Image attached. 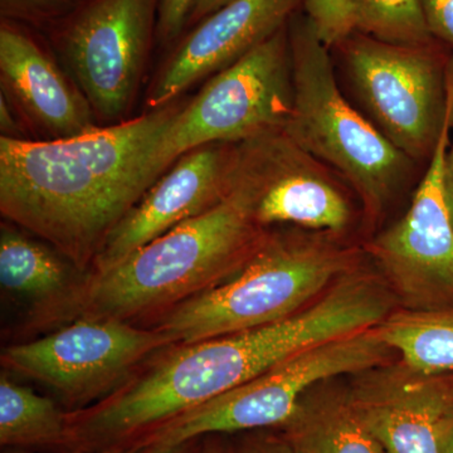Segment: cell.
<instances>
[{
    "label": "cell",
    "mask_w": 453,
    "mask_h": 453,
    "mask_svg": "<svg viewBox=\"0 0 453 453\" xmlns=\"http://www.w3.org/2000/svg\"><path fill=\"white\" fill-rule=\"evenodd\" d=\"M0 74L3 91L16 98L29 119L53 140L94 130L92 109L81 89L22 33L2 27Z\"/></svg>",
    "instance_id": "e0dca14e"
},
{
    "label": "cell",
    "mask_w": 453,
    "mask_h": 453,
    "mask_svg": "<svg viewBox=\"0 0 453 453\" xmlns=\"http://www.w3.org/2000/svg\"><path fill=\"white\" fill-rule=\"evenodd\" d=\"M356 31L388 43L425 44L434 41L421 0H350Z\"/></svg>",
    "instance_id": "44dd1931"
},
{
    "label": "cell",
    "mask_w": 453,
    "mask_h": 453,
    "mask_svg": "<svg viewBox=\"0 0 453 453\" xmlns=\"http://www.w3.org/2000/svg\"><path fill=\"white\" fill-rule=\"evenodd\" d=\"M169 347L172 342L157 327L81 316L43 338L5 348L2 363L82 410L111 395L148 357Z\"/></svg>",
    "instance_id": "9c48e42d"
},
{
    "label": "cell",
    "mask_w": 453,
    "mask_h": 453,
    "mask_svg": "<svg viewBox=\"0 0 453 453\" xmlns=\"http://www.w3.org/2000/svg\"><path fill=\"white\" fill-rule=\"evenodd\" d=\"M447 111H449V127L453 135V53L447 67ZM443 196H445L447 210L453 226V136L447 149L445 166H443Z\"/></svg>",
    "instance_id": "d4e9b609"
},
{
    "label": "cell",
    "mask_w": 453,
    "mask_h": 453,
    "mask_svg": "<svg viewBox=\"0 0 453 453\" xmlns=\"http://www.w3.org/2000/svg\"><path fill=\"white\" fill-rule=\"evenodd\" d=\"M348 392L383 453H438V423L453 403V372L425 374L392 360L357 374Z\"/></svg>",
    "instance_id": "5bb4252c"
},
{
    "label": "cell",
    "mask_w": 453,
    "mask_h": 453,
    "mask_svg": "<svg viewBox=\"0 0 453 453\" xmlns=\"http://www.w3.org/2000/svg\"><path fill=\"white\" fill-rule=\"evenodd\" d=\"M38 2H47V0H38Z\"/></svg>",
    "instance_id": "d6a6232c"
},
{
    "label": "cell",
    "mask_w": 453,
    "mask_h": 453,
    "mask_svg": "<svg viewBox=\"0 0 453 453\" xmlns=\"http://www.w3.org/2000/svg\"><path fill=\"white\" fill-rule=\"evenodd\" d=\"M303 5L315 35L329 50L356 31L350 0H303Z\"/></svg>",
    "instance_id": "7402d4cb"
},
{
    "label": "cell",
    "mask_w": 453,
    "mask_h": 453,
    "mask_svg": "<svg viewBox=\"0 0 453 453\" xmlns=\"http://www.w3.org/2000/svg\"><path fill=\"white\" fill-rule=\"evenodd\" d=\"M89 273L14 226L0 228V286L33 325L65 324L81 314Z\"/></svg>",
    "instance_id": "2e32d148"
},
{
    "label": "cell",
    "mask_w": 453,
    "mask_h": 453,
    "mask_svg": "<svg viewBox=\"0 0 453 453\" xmlns=\"http://www.w3.org/2000/svg\"><path fill=\"white\" fill-rule=\"evenodd\" d=\"M303 0H232L180 44L148 98L162 109L203 77L219 73L288 25Z\"/></svg>",
    "instance_id": "9a60e30c"
},
{
    "label": "cell",
    "mask_w": 453,
    "mask_h": 453,
    "mask_svg": "<svg viewBox=\"0 0 453 453\" xmlns=\"http://www.w3.org/2000/svg\"><path fill=\"white\" fill-rule=\"evenodd\" d=\"M282 428L292 453H383L348 390L316 386Z\"/></svg>",
    "instance_id": "ac0fdd59"
},
{
    "label": "cell",
    "mask_w": 453,
    "mask_h": 453,
    "mask_svg": "<svg viewBox=\"0 0 453 453\" xmlns=\"http://www.w3.org/2000/svg\"><path fill=\"white\" fill-rule=\"evenodd\" d=\"M381 338L402 362L425 374L453 372V306L399 310L378 324Z\"/></svg>",
    "instance_id": "d6986e66"
},
{
    "label": "cell",
    "mask_w": 453,
    "mask_h": 453,
    "mask_svg": "<svg viewBox=\"0 0 453 453\" xmlns=\"http://www.w3.org/2000/svg\"><path fill=\"white\" fill-rule=\"evenodd\" d=\"M175 107L70 139L0 138V211L82 271L162 174L155 151Z\"/></svg>",
    "instance_id": "6da1fadb"
},
{
    "label": "cell",
    "mask_w": 453,
    "mask_h": 453,
    "mask_svg": "<svg viewBox=\"0 0 453 453\" xmlns=\"http://www.w3.org/2000/svg\"><path fill=\"white\" fill-rule=\"evenodd\" d=\"M0 129L5 138L20 139L19 127L7 101V95L2 91L0 95Z\"/></svg>",
    "instance_id": "83f0119b"
},
{
    "label": "cell",
    "mask_w": 453,
    "mask_h": 453,
    "mask_svg": "<svg viewBox=\"0 0 453 453\" xmlns=\"http://www.w3.org/2000/svg\"><path fill=\"white\" fill-rule=\"evenodd\" d=\"M229 2H232V0H195L192 9H190L189 17L188 18H189L192 22L205 19V18L213 14L214 12L225 7Z\"/></svg>",
    "instance_id": "f1b7e54d"
},
{
    "label": "cell",
    "mask_w": 453,
    "mask_h": 453,
    "mask_svg": "<svg viewBox=\"0 0 453 453\" xmlns=\"http://www.w3.org/2000/svg\"><path fill=\"white\" fill-rule=\"evenodd\" d=\"M232 453H292L283 436H253L246 438Z\"/></svg>",
    "instance_id": "484cf974"
},
{
    "label": "cell",
    "mask_w": 453,
    "mask_h": 453,
    "mask_svg": "<svg viewBox=\"0 0 453 453\" xmlns=\"http://www.w3.org/2000/svg\"><path fill=\"white\" fill-rule=\"evenodd\" d=\"M139 453H199L195 445V441L192 442L183 443L179 446H149L142 447V451Z\"/></svg>",
    "instance_id": "f546056e"
},
{
    "label": "cell",
    "mask_w": 453,
    "mask_h": 453,
    "mask_svg": "<svg viewBox=\"0 0 453 453\" xmlns=\"http://www.w3.org/2000/svg\"><path fill=\"white\" fill-rule=\"evenodd\" d=\"M294 107L288 25L219 71L183 109H178L155 151L164 174L181 155L201 146L237 144L283 130Z\"/></svg>",
    "instance_id": "ba28073f"
},
{
    "label": "cell",
    "mask_w": 453,
    "mask_h": 453,
    "mask_svg": "<svg viewBox=\"0 0 453 453\" xmlns=\"http://www.w3.org/2000/svg\"><path fill=\"white\" fill-rule=\"evenodd\" d=\"M377 326L305 349L225 395L163 423L136 445L179 446L211 434H234L283 426L301 398L319 384L360 374L395 360Z\"/></svg>",
    "instance_id": "8992f818"
},
{
    "label": "cell",
    "mask_w": 453,
    "mask_h": 453,
    "mask_svg": "<svg viewBox=\"0 0 453 453\" xmlns=\"http://www.w3.org/2000/svg\"><path fill=\"white\" fill-rule=\"evenodd\" d=\"M270 234L242 196L188 219L115 266L89 273L81 316L133 321L162 316L237 273Z\"/></svg>",
    "instance_id": "3957f363"
},
{
    "label": "cell",
    "mask_w": 453,
    "mask_h": 453,
    "mask_svg": "<svg viewBox=\"0 0 453 453\" xmlns=\"http://www.w3.org/2000/svg\"><path fill=\"white\" fill-rule=\"evenodd\" d=\"M437 446L438 453H453V403L438 423Z\"/></svg>",
    "instance_id": "4316f807"
},
{
    "label": "cell",
    "mask_w": 453,
    "mask_h": 453,
    "mask_svg": "<svg viewBox=\"0 0 453 453\" xmlns=\"http://www.w3.org/2000/svg\"><path fill=\"white\" fill-rule=\"evenodd\" d=\"M155 0H92L67 37V57L92 111L121 118L138 89Z\"/></svg>",
    "instance_id": "7c38bea8"
},
{
    "label": "cell",
    "mask_w": 453,
    "mask_h": 453,
    "mask_svg": "<svg viewBox=\"0 0 453 453\" xmlns=\"http://www.w3.org/2000/svg\"><path fill=\"white\" fill-rule=\"evenodd\" d=\"M350 186L283 130L234 144L231 192L242 196L262 228L295 225L342 234L353 225ZM353 190V189H351Z\"/></svg>",
    "instance_id": "30bf717a"
},
{
    "label": "cell",
    "mask_w": 453,
    "mask_h": 453,
    "mask_svg": "<svg viewBox=\"0 0 453 453\" xmlns=\"http://www.w3.org/2000/svg\"><path fill=\"white\" fill-rule=\"evenodd\" d=\"M339 237L270 232L237 273L170 309L154 327L172 345H186L290 318L360 266V250Z\"/></svg>",
    "instance_id": "277c9868"
},
{
    "label": "cell",
    "mask_w": 453,
    "mask_h": 453,
    "mask_svg": "<svg viewBox=\"0 0 453 453\" xmlns=\"http://www.w3.org/2000/svg\"><path fill=\"white\" fill-rule=\"evenodd\" d=\"M294 107L285 131L329 166L356 193L366 220L375 222L412 170V160L349 104L339 88L329 49L308 18L288 22Z\"/></svg>",
    "instance_id": "5b68a950"
},
{
    "label": "cell",
    "mask_w": 453,
    "mask_h": 453,
    "mask_svg": "<svg viewBox=\"0 0 453 453\" xmlns=\"http://www.w3.org/2000/svg\"><path fill=\"white\" fill-rule=\"evenodd\" d=\"M193 3L195 0H162L157 28L164 40H172L180 33Z\"/></svg>",
    "instance_id": "cb8c5ba5"
},
{
    "label": "cell",
    "mask_w": 453,
    "mask_h": 453,
    "mask_svg": "<svg viewBox=\"0 0 453 453\" xmlns=\"http://www.w3.org/2000/svg\"><path fill=\"white\" fill-rule=\"evenodd\" d=\"M234 144L216 142L180 157L116 226L89 273L109 270L155 238L225 201L231 193Z\"/></svg>",
    "instance_id": "4fadbf2b"
},
{
    "label": "cell",
    "mask_w": 453,
    "mask_h": 453,
    "mask_svg": "<svg viewBox=\"0 0 453 453\" xmlns=\"http://www.w3.org/2000/svg\"><path fill=\"white\" fill-rule=\"evenodd\" d=\"M142 447L136 445H125L119 447H111V449H101V451L95 452H83V451H73L71 453H139L142 451Z\"/></svg>",
    "instance_id": "4dcf8cb0"
},
{
    "label": "cell",
    "mask_w": 453,
    "mask_h": 453,
    "mask_svg": "<svg viewBox=\"0 0 453 453\" xmlns=\"http://www.w3.org/2000/svg\"><path fill=\"white\" fill-rule=\"evenodd\" d=\"M68 413L47 396L0 378V443L3 446H68Z\"/></svg>",
    "instance_id": "ffe728a7"
},
{
    "label": "cell",
    "mask_w": 453,
    "mask_h": 453,
    "mask_svg": "<svg viewBox=\"0 0 453 453\" xmlns=\"http://www.w3.org/2000/svg\"><path fill=\"white\" fill-rule=\"evenodd\" d=\"M335 50L377 129L413 163L431 159L446 121L452 50L437 40L407 46L357 31Z\"/></svg>",
    "instance_id": "52a82bcc"
},
{
    "label": "cell",
    "mask_w": 453,
    "mask_h": 453,
    "mask_svg": "<svg viewBox=\"0 0 453 453\" xmlns=\"http://www.w3.org/2000/svg\"><path fill=\"white\" fill-rule=\"evenodd\" d=\"M429 33L453 53V0H421Z\"/></svg>",
    "instance_id": "603a6c76"
},
{
    "label": "cell",
    "mask_w": 453,
    "mask_h": 453,
    "mask_svg": "<svg viewBox=\"0 0 453 453\" xmlns=\"http://www.w3.org/2000/svg\"><path fill=\"white\" fill-rule=\"evenodd\" d=\"M451 142L445 125L411 207L368 244L380 275L403 310L453 306V226L443 196V166Z\"/></svg>",
    "instance_id": "8fae6325"
},
{
    "label": "cell",
    "mask_w": 453,
    "mask_h": 453,
    "mask_svg": "<svg viewBox=\"0 0 453 453\" xmlns=\"http://www.w3.org/2000/svg\"><path fill=\"white\" fill-rule=\"evenodd\" d=\"M342 327L338 308L332 301L320 299L277 323L172 345L168 354L106 398L68 413V447L95 452L130 445L288 357L338 338Z\"/></svg>",
    "instance_id": "7a4b0ae2"
},
{
    "label": "cell",
    "mask_w": 453,
    "mask_h": 453,
    "mask_svg": "<svg viewBox=\"0 0 453 453\" xmlns=\"http://www.w3.org/2000/svg\"><path fill=\"white\" fill-rule=\"evenodd\" d=\"M203 453H232V451H226V449H211L210 451H205Z\"/></svg>",
    "instance_id": "1f68e13d"
}]
</instances>
